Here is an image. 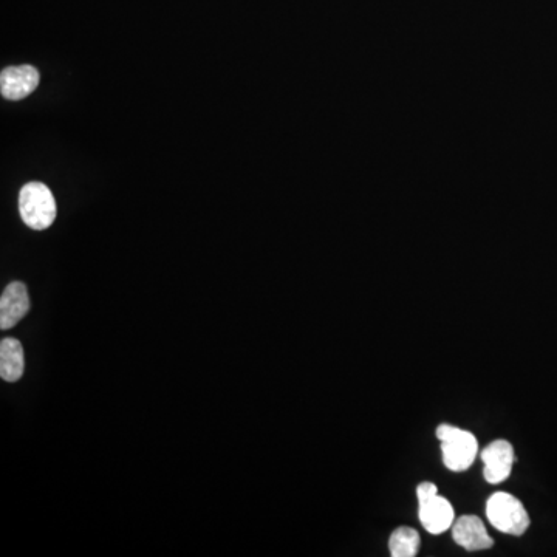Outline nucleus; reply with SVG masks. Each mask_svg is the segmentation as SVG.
<instances>
[{
    "mask_svg": "<svg viewBox=\"0 0 557 557\" xmlns=\"http://www.w3.org/2000/svg\"><path fill=\"white\" fill-rule=\"evenodd\" d=\"M19 212L28 228L44 231L56 220V200L44 183L31 182L19 194Z\"/></svg>",
    "mask_w": 557,
    "mask_h": 557,
    "instance_id": "obj_1",
    "label": "nucleus"
},
{
    "mask_svg": "<svg viewBox=\"0 0 557 557\" xmlns=\"http://www.w3.org/2000/svg\"><path fill=\"white\" fill-rule=\"evenodd\" d=\"M437 438L441 443L443 462L449 471L463 472L471 468L479 452L477 438L471 432L462 431L451 424H440Z\"/></svg>",
    "mask_w": 557,
    "mask_h": 557,
    "instance_id": "obj_2",
    "label": "nucleus"
},
{
    "mask_svg": "<svg viewBox=\"0 0 557 557\" xmlns=\"http://www.w3.org/2000/svg\"><path fill=\"white\" fill-rule=\"evenodd\" d=\"M486 514L496 530L510 536H522L530 527V516L517 497L496 493L486 503Z\"/></svg>",
    "mask_w": 557,
    "mask_h": 557,
    "instance_id": "obj_3",
    "label": "nucleus"
},
{
    "mask_svg": "<svg viewBox=\"0 0 557 557\" xmlns=\"http://www.w3.org/2000/svg\"><path fill=\"white\" fill-rule=\"evenodd\" d=\"M482 460L485 463L483 475L486 482L499 485L510 477L517 458L510 441L496 440L483 449Z\"/></svg>",
    "mask_w": 557,
    "mask_h": 557,
    "instance_id": "obj_4",
    "label": "nucleus"
},
{
    "mask_svg": "<svg viewBox=\"0 0 557 557\" xmlns=\"http://www.w3.org/2000/svg\"><path fill=\"white\" fill-rule=\"evenodd\" d=\"M38 70L31 65H18L7 67L0 73V92L10 101H21L35 92L39 86Z\"/></svg>",
    "mask_w": 557,
    "mask_h": 557,
    "instance_id": "obj_5",
    "label": "nucleus"
},
{
    "mask_svg": "<svg viewBox=\"0 0 557 557\" xmlns=\"http://www.w3.org/2000/svg\"><path fill=\"white\" fill-rule=\"evenodd\" d=\"M30 308V296L25 284L13 282L8 285L0 298V329H13L27 316Z\"/></svg>",
    "mask_w": 557,
    "mask_h": 557,
    "instance_id": "obj_6",
    "label": "nucleus"
},
{
    "mask_svg": "<svg viewBox=\"0 0 557 557\" xmlns=\"http://www.w3.org/2000/svg\"><path fill=\"white\" fill-rule=\"evenodd\" d=\"M421 525L431 534H441L454 525L455 513L451 503L445 497L435 496L420 500L418 510Z\"/></svg>",
    "mask_w": 557,
    "mask_h": 557,
    "instance_id": "obj_7",
    "label": "nucleus"
},
{
    "mask_svg": "<svg viewBox=\"0 0 557 557\" xmlns=\"http://www.w3.org/2000/svg\"><path fill=\"white\" fill-rule=\"evenodd\" d=\"M452 537L460 547L468 551H482L493 547L494 540L489 536L482 519L477 516H463L452 525Z\"/></svg>",
    "mask_w": 557,
    "mask_h": 557,
    "instance_id": "obj_8",
    "label": "nucleus"
},
{
    "mask_svg": "<svg viewBox=\"0 0 557 557\" xmlns=\"http://www.w3.org/2000/svg\"><path fill=\"white\" fill-rule=\"evenodd\" d=\"M24 349L18 339L7 338L0 342V376L7 383H16L24 375Z\"/></svg>",
    "mask_w": 557,
    "mask_h": 557,
    "instance_id": "obj_9",
    "label": "nucleus"
},
{
    "mask_svg": "<svg viewBox=\"0 0 557 557\" xmlns=\"http://www.w3.org/2000/svg\"><path fill=\"white\" fill-rule=\"evenodd\" d=\"M389 550L393 557L417 556L420 551V534L414 528H397L390 536Z\"/></svg>",
    "mask_w": 557,
    "mask_h": 557,
    "instance_id": "obj_10",
    "label": "nucleus"
},
{
    "mask_svg": "<svg viewBox=\"0 0 557 557\" xmlns=\"http://www.w3.org/2000/svg\"><path fill=\"white\" fill-rule=\"evenodd\" d=\"M437 493V486L431 482H424L418 485L417 496L418 500L428 499V497L435 496Z\"/></svg>",
    "mask_w": 557,
    "mask_h": 557,
    "instance_id": "obj_11",
    "label": "nucleus"
}]
</instances>
